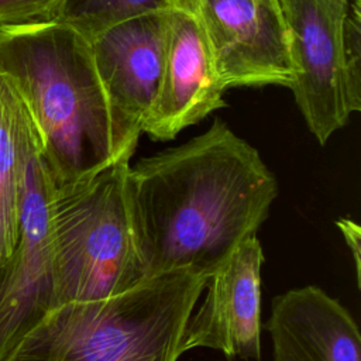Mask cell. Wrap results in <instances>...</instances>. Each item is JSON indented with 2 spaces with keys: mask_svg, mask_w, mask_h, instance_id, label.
<instances>
[{
  "mask_svg": "<svg viewBox=\"0 0 361 361\" xmlns=\"http://www.w3.org/2000/svg\"><path fill=\"white\" fill-rule=\"evenodd\" d=\"M145 276L189 268L207 278L267 220L278 195L259 152L226 121L127 172Z\"/></svg>",
  "mask_w": 361,
  "mask_h": 361,
  "instance_id": "1",
  "label": "cell"
},
{
  "mask_svg": "<svg viewBox=\"0 0 361 361\" xmlns=\"http://www.w3.org/2000/svg\"><path fill=\"white\" fill-rule=\"evenodd\" d=\"M0 73L34 121L54 183L134 155L116 141L90 41L75 28L52 20L0 25Z\"/></svg>",
  "mask_w": 361,
  "mask_h": 361,
  "instance_id": "2",
  "label": "cell"
},
{
  "mask_svg": "<svg viewBox=\"0 0 361 361\" xmlns=\"http://www.w3.org/2000/svg\"><path fill=\"white\" fill-rule=\"evenodd\" d=\"M207 276L178 268L103 299L52 309L13 361H176Z\"/></svg>",
  "mask_w": 361,
  "mask_h": 361,
  "instance_id": "3",
  "label": "cell"
},
{
  "mask_svg": "<svg viewBox=\"0 0 361 361\" xmlns=\"http://www.w3.org/2000/svg\"><path fill=\"white\" fill-rule=\"evenodd\" d=\"M131 157L76 180L52 182L56 306L113 296L147 278L127 189Z\"/></svg>",
  "mask_w": 361,
  "mask_h": 361,
  "instance_id": "4",
  "label": "cell"
},
{
  "mask_svg": "<svg viewBox=\"0 0 361 361\" xmlns=\"http://www.w3.org/2000/svg\"><path fill=\"white\" fill-rule=\"evenodd\" d=\"M283 18L293 79L289 86L320 145L351 111L344 66V20L350 0H276Z\"/></svg>",
  "mask_w": 361,
  "mask_h": 361,
  "instance_id": "5",
  "label": "cell"
},
{
  "mask_svg": "<svg viewBox=\"0 0 361 361\" xmlns=\"http://www.w3.org/2000/svg\"><path fill=\"white\" fill-rule=\"evenodd\" d=\"M51 186L38 148L27 168L18 240L0 267V361H13L27 336L56 307Z\"/></svg>",
  "mask_w": 361,
  "mask_h": 361,
  "instance_id": "6",
  "label": "cell"
},
{
  "mask_svg": "<svg viewBox=\"0 0 361 361\" xmlns=\"http://www.w3.org/2000/svg\"><path fill=\"white\" fill-rule=\"evenodd\" d=\"M171 11L142 14L109 27L90 39L116 141L135 152L159 90Z\"/></svg>",
  "mask_w": 361,
  "mask_h": 361,
  "instance_id": "7",
  "label": "cell"
},
{
  "mask_svg": "<svg viewBox=\"0 0 361 361\" xmlns=\"http://www.w3.org/2000/svg\"><path fill=\"white\" fill-rule=\"evenodd\" d=\"M216 73L226 90L293 79L288 34L278 3L196 0Z\"/></svg>",
  "mask_w": 361,
  "mask_h": 361,
  "instance_id": "8",
  "label": "cell"
},
{
  "mask_svg": "<svg viewBox=\"0 0 361 361\" xmlns=\"http://www.w3.org/2000/svg\"><path fill=\"white\" fill-rule=\"evenodd\" d=\"M264 259L261 241L252 234L207 278L203 303L188 317L180 354L204 347L228 358L261 360Z\"/></svg>",
  "mask_w": 361,
  "mask_h": 361,
  "instance_id": "9",
  "label": "cell"
},
{
  "mask_svg": "<svg viewBox=\"0 0 361 361\" xmlns=\"http://www.w3.org/2000/svg\"><path fill=\"white\" fill-rule=\"evenodd\" d=\"M224 92L196 7L172 10L162 79L142 133L171 141L224 107Z\"/></svg>",
  "mask_w": 361,
  "mask_h": 361,
  "instance_id": "10",
  "label": "cell"
},
{
  "mask_svg": "<svg viewBox=\"0 0 361 361\" xmlns=\"http://www.w3.org/2000/svg\"><path fill=\"white\" fill-rule=\"evenodd\" d=\"M265 329L272 340L274 361H361L357 322L319 286L275 296Z\"/></svg>",
  "mask_w": 361,
  "mask_h": 361,
  "instance_id": "11",
  "label": "cell"
},
{
  "mask_svg": "<svg viewBox=\"0 0 361 361\" xmlns=\"http://www.w3.org/2000/svg\"><path fill=\"white\" fill-rule=\"evenodd\" d=\"M38 148L39 137L23 99L0 73V267L18 240L27 168Z\"/></svg>",
  "mask_w": 361,
  "mask_h": 361,
  "instance_id": "12",
  "label": "cell"
},
{
  "mask_svg": "<svg viewBox=\"0 0 361 361\" xmlns=\"http://www.w3.org/2000/svg\"><path fill=\"white\" fill-rule=\"evenodd\" d=\"M195 7L196 0H59L51 20L90 41L109 27L142 14Z\"/></svg>",
  "mask_w": 361,
  "mask_h": 361,
  "instance_id": "13",
  "label": "cell"
},
{
  "mask_svg": "<svg viewBox=\"0 0 361 361\" xmlns=\"http://www.w3.org/2000/svg\"><path fill=\"white\" fill-rule=\"evenodd\" d=\"M344 66L353 113L361 110V0H350L344 20Z\"/></svg>",
  "mask_w": 361,
  "mask_h": 361,
  "instance_id": "14",
  "label": "cell"
},
{
  "mask_svg": "<svg viewBox=\"0 0 361 361\" xmlns=\"http://www.w3.org/2000/svg\"><path fill=\"white\" fill-rule=\"evenodd\" d=\"M59 0H0V25L51 21Z\"/></svg>",
  "mask_w": 361,
  "mask_h": 361,
  "instance_id": "15",
  "label": "cell"
},
{
  "mask_svg": "<svg viewBox=\"0 0 361 361\" xmlns=\"http://www.w3.org/2000/svg\"><path fill=\"white\" fill-rule=\"evenodd\" d=\"M337 227L341 230L344 240L347 245L350 247V251L353 252L354 258V267H355V274H357V283L360 286V241H361V233L360 227L357 223H354L350 219H340L336 221Z\"/></svg>",
  "mask_w": 361,
  "mask_h": 361,
  "instance_id": "16",
  "label": "cell"
},
{
  "mask_svg": "<svg viewBox=\"0 0 361 361\" xmlns=\"http://www.w3.org/2000/svg\"><path fill=\"white\" fill-rule=\"evenodd\" d=\"M268 1H272V3H276V0H268Z\"/></svg>",
  "mask_w": 361,
  "mask_h": 361,
  "instance_id": "17",
  "label": "cell"
}]
</instances>
